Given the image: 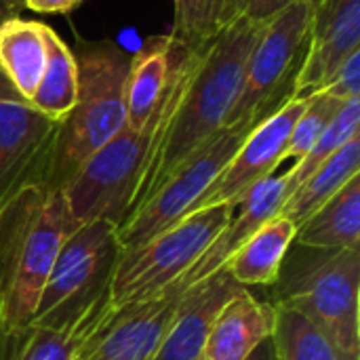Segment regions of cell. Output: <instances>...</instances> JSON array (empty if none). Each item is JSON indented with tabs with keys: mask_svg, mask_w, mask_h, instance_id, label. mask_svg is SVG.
<instances>
[{
	"mask_svg": "<svg viewBox=\"0 0 360 360\" xmlns=\"http://www.w3.org/2000/svg\"><path fill=\"white\" fill-rule=\"evenodd\" d=\"M266 21L238 17L219 36L198 49L194 72L165 135L160 137L131 213L192 154L226 129L228 114L243 86L249 55Z\"/></svg>",
	"mask_w": 360,
	"mask_h": 360,
	"instance_id": "1",
	"label": "cell"
},
{
	"mask_svg": "<svg viewBox=\"0 0 360 360\" xmlns=\"http://www.w3.org/2000/svg\"><path fill=\"white\" fill-rule=\"evenodd\" d=\"M78 228L61 190L27 186L0 211V360L36 314L53 262Z\"/></svg>",
	"mask_w": 360,
	"mask_h": 360,
	"instance_id": "2",
	"label": "cell"
},
{
	"mask_svg": "<svg viewBox=\"0 0 360 360\" xmlns=\"http://www.w3.org/2000/svg\"><path fill=\"white\" fill-rule=\"evenodd\" d=\"M196 57L198 49L177 44L167 89L146 124L139 129L124 124L61 190L78 226L103 219L118 228L131 213L160 137L194 72Z\"/></svg>",
	"mask_w": 360,
	"mask_h": 360,
	"instance_id": "3",
	"label": "cell"
},
{
	"mask_svg": "<svg viewBox=\"0 0 360 360\" xmlns=\"http://www.w3.org/2000/svg\"><path fill=\"white\" fill-rule=\"evenodd\" d=\"M78 95L59 122L44 186L63 190L74 175L127 124L131 55L114 42H84L76 55Z\"/></svg>",
	"mask_w": 360,
	"mask_h": 360,
	"instance_id": "4",
	"label": "cell"
},
{
	"mask_svg": "<svg viewBox=\"0 0 360 360\" xmlns=\"http://www.w3.org/2000/svg\"><path fill=\"white\" fill-rule=\"evenodd\" d=\"M274 287V306L304 314L346 360H360V251L291 243Z\"/></svg>",
	"mask_w": 360,
	"mask_h": 360,
	"instance_id": "5",
	"label": "cell"
},
{
	"mask_svg": "<svg viewBox=\"0 0 360 360\" xmlns=\"http://www.w3.org/2000/svg\"><path fill=\"white\" fill-rule=\"evenodd\" d=\"M238 205H215L190 211L139 249L120 255L110 300L118 310L160 295L173 287L226 228Z\"/></svg>",
	"mask_w": 360,
	"mask_h": 360,
	"instance_id": "6",
	"label": "cell"
},
{
	"mask_svg": "<svg viewBox=\"0 0 360 360\" xmlns=\"http://www.w3.org/2000/svg\"><path fill=\"white\" fill-rule=\"evenodd\" d=\"M120 255L114 224L78 226L53 262L30 327H65L82 316L110 293Z\"/></svg>",
	"mask_w": 360,
	"mask_h": 360,
	"instance_id": "7",
	"label": "cell"
},
{
	"mask_svg": "<svg viewBox=\"0 0 360 360\" xmlns=\"http://www.w3.org/2000/svg\"><path fill=\"white\" fill-rule=\"evenodd\" d=\"M312 0H302L266 21L247 61L240 93L228 114L226 127L257 124L293 97L295 78L308 53Z\"/></svg>",
	"mask_w": 360,
	"mask_h": 360,
	"instance_id": "8",
	"label": "cell"
},
{
	"mask_svg": "<svg viewBox=\"0 0 360 360\" xmlns=\"http://www.w3.org/2000/svg\"><path fill=\"white\" fill-rule=\"evenodd\" d=\"M255 124L243 122L219 131L209 143L192 154L162 186L129 213L116 228V240L122 255L139 249L156 234L181 219L190 207L205 194V190L217 179V175L232 160L236 150Z\"/></svg>",
	"mask_w": 360,
	"mask_h": 360,
	"instance_id": "9",
	"label": "cell"
},
{
	"mask_svg": "<svg viewBox=\"0 0 360 360\" xmlns=\"http://www.w3.org/2000/svg\"><path fill=\"white\" fill-rule=\"evenodd\" d=\"M61 120L36 110L0 70V211L27 186H44Z\"/></svg>",
	"mask_w": 360,
	"mask_h": 360,
	"instance_id": "10",
	"label": "cell"
},
{
	"mask_svg": "<svg viewBox=\"0 0 360 360\" xmlns=\"http://www.w3.org/2000/svg\"><path fill=\"white\" fill-rule=\"evenodd\" d=\"M306 101L308 97H291L274 114L257 122L226 169L190 207V211H200L215 205H238L255 184L270 177L285 160V148L300 114L306 108Z\"/></svg>",
	"mask_w": 360,
	"mask_h": 360,
	"instance_id": "11",
	"label": "cell"
},
{
	"mask_svg": "<svg viewBox=\"0 0 360 360\" xmlns=\"http://www.w3.org/2000/svg\"><path fill=\"white\" fill-rule=\"evenodd\" d=\"M360 49V0H316L308 53L295 78L293 97L319 93L333 72Z\"/></svg>",
	"mask_w": 360,
	"mask_h": 360,
	"instance_id": "12",
	"label": "cell"
},
{
	"mask_svg": "<svg viewBox=\"0 0 360 360\" xmlns=\"http://www.w3.org/2000/svg\"><path fill=\"white\" fill-rule=\"evenodd\" d=\"M181 295L184 291L173 285L156 297L118 308L86 360H154Z\"/></svg>",
	"mask_w": 360,
	"mask_h": 360,
	"instance_id": "13",
	"label": "cell"
},
{
	"mask_svg": "<svg viewBox=\"0 0 360 360\" xmlns=\"http://www.w3.org/2000/svg\"><path fill=\"white\" fill-rule=\"evenodd\" d=\"M287 198V173L270 175L255 184L238 202L240 213L232 215L226 228L213 238V243L205 249V253L196 259V264L175 283L179 291H188L190 287L207 281L211 274L221 270L228 259L257 232L268 219L281 213V207Z\"/></svg>",
	"mask_w": 360,
	"mask_h": 360,
	"instance_id": "14",
	"label": "cell"
},
{
	"mask_svg": "<svg viewBox=\"0 0 360 360\" xmlns=\"http://www.w3.org/2000/svg\"><path fill=\"white\" fill-rule=\"evenodd\" d=\"M238 285L226 268L211 274L207 281L184 291L173 325L162 340L154 360H198L211 325L230 297L240 293Z\"/></svg>",
	"mask_w": 360,
	"mask_h": 360,
	"instance_id": "15",
	"label": "cell"
},
{
	"mask_svg": "<svg viewBox=\"0 0 360 360\" xmlns=\"http://www.w3.org/2000/svg\"><path fill=\"white\" fill-rule=\"evenodd\" d=\"M276 306L255 300L247 289L226 302L215 316L198 360H247L272 338Z\"/></svg>",
	"mask_w": 360,
	"mask_h": 360,
	"instance_id": "16",
	"label": "cell"
},
{
	"mask_svg": "<svg viewBox=\"0 0 360 360\" xmlns=\"http://www.w3.org/2000/svg\"><path fill=\"white\" fill-rule=\"evenodd\" d=\"M114 312L108 293L65 327H30L6 360H86Z\"/></svg>",
	"mask_w": 360,
	"mask_h": 360,
	"instance_id": "17",
	"label": "cell"
},
{
	"mask_svg": "<svg viewBox=\"0 0 360 360\" xmlns=\"http://www.w3.org/2000/svg\"><path fill=\"white\" fill-rule=\"evenodd\" d=\"M175 46L177 44L169 34L152 36L131 57L124 89L127 127L139 129L152 116L167 89L175 59Z\"/></svg>",
	"mask_w": 360,
	"mask_h": 360,
	"instance_id": "18",
	"label": "cell"
},
{
	"mask_svg": "<svg viewBox=\"0 0 360 360\" xmlns=\"http://www.w3.org/2000/svg\"><path fill=\"white\" fill-rule=\"evenodd\" d=\"M293 243L310 249L360 251V173L295 230Z\"/></svg>",
	"mask_w": 360,
	"mask_h": 360,
	"instance_id": "19",
	"label": "cell"
},
{
	"mask_svg": "<svg viewBox=\"0 0 360 360\" xmlns=\"http://www.w3.org/2000/svg\"><path fill=\"white\" fill-rule=\"evenodd\" d=\"M295 226L281 213L268 219L224 266L228 274L243 287L274 285L281 274L283 259L295 238Z\"/></svg>",
	"mask_w": 360,
	"mask_h": 360,
	"instance_id": "20",
	"label": "cell"
},
{
	"mask_svg": "<svg viewBox=\"0 0 360 360\" xmlns=\"http://www.w3.org/2000/svg\"><path fill=\"white\" fill-rule=\"evenodd\" d=\"M46 25L21 17L0 25V70L23 95L32 97L46 63Z\"/></svg>",
	"mask_w": 360,
	"mask_h": 360,
	"instance_id": "21",
	"label": "cell"
},
{
	"mask_svg": "<svg viewBox=\"0 0 360 360\" xmlns=\"http://www.w3.org/2000/svg\"><path fill=\"white\" fill-rule=\"evenodd\" d=\"M360 171V135L350 139L342 150H338L325 165H321L295 192H291L281 215L287 217L295 228H300L314 211H319L327 200H331L352 177Z\"/></svg>",
	"mask_w": 360,
	"mask_h": 360,
	"instance_id": "22",
	"label": "cell"
},
{
	"mask_svg": "<svg viewBox=\"0 0 360 360\" xmlns=\"http://www.w3.org/2000/svg\"><path fill=\"white\" fill-rule=\"evenodd\" d=\"M46 63L30 103L42 114L63 120L76 103L78 95V63L76 53L61 40V36L46 25Z\"/></svg>",
	"mask_w": 360,
	"mask_h": 360,
	"instance_id": "23",
	"label": "cell"
},
{
	"mask_svg": "<svg viewBox=\"0 0 360 360\" xmlns=\"http://www.w3.org/2000/svg\"><path fill=\"white\" fill-rule=\"evenodd\" d=\"M270 340L276 360H346L316 325L285 306H276V323Z\"/></svg>",
	"mask_w": 360,
	"mask_h": 360,
	"instance_id": "24",
	"label": "cell"
},
{
	"mask_svg": "<svg viewBox=\"0 0 360 360\" xmlns=\"http://www.w3.org/2000/svg\"><path fill=\"white\" fill-rule=\"evenodd\" d=\"M234 19V0H175L169 36L186 49H200Z\"/></svg>",
	"mask_w": 360,
	"mask_h": 360,
	"instance_id": "25",
	"label": "cell"
},
{
	"mask_svg": "<svg viewBox=\"0 0 360 360\" xmlns=\"http://www.w3.org/2000/svg\"><path fill=\"white\" fill-rule=\"evenodd\" d=\"M360 127V97L348 99L323 135L314 141L308 154L295 162L291 171H287V196L295 192L321 165H325L338 150H342L350 139L359 137Z\"/></svg>",
	"mask_w": 360,
	"mask_h": 360,
	"instance_id": "26",
	"label": "cell"
},
{
	"mask_svg": "<svg viewBox=\"0 0 360 360\" xmlns=\"http://www.w3.org/2000/svg\"><path fill=\"white\" fill-rule=\"evenodd\" d=\"M344 103L346 101L335 99L327 93L310 95L304 112L300 114V118L291 131L289 143L285 148V160L287 158L302 160L308 154V150L314 146V141L323 135V131L329 127V122L335 118V114L342 110Z\"/></svg>",
	"mask_w": 360,
	"mask_h": 360,
	"instance_id": "27",
	"label": "cell"
},
{
	"mask_svg": "<svg viewBox=\"0 0 360 360\" xmlns=\"http://www.w3.org/2000/svg\"><path fill=\"white\" fill-rule=\"evenodd\" d=\"M327 93L335 99L348 101L360 97V49L354 51L327 80V84L319 91Z\"/></svg>",
	"mask_w": 360,
	"mask_h": 360,
	"instance_id": "28",
	"label": "cell"
},
{
	"mask_svg": "<svg viewBox=\"0 0 360 360\" xmlns=\"http://www.w3.org/2000/svg\"><path fill=\"white\" fill-rule=\"evenodd\" d=\"M302 2V0H234V15L247 17L253 21H270L274 15L285 11L287 6ZM316 2V0H312Z\"/></svg>",
	"mask_w": 360,
	"mask_h": 360,
	"instance_id": "29",
	"label": "cell"
},
{
	"mask_svg": "<svg viewBox=\"0 0 360 360\" xmlns=\"http://www.w3.org/2000/svg\"><path fill=\"white\" fill-rule=\"evenodd\" d=\"M82 0H23V4L36 13H70Z\"/></svg>",
	"mask_w": 360,
	"mask_h": 360,
	"instance_id": "30",
	"label": "cell"
},
{
	"mask_svg": "<svg viewBox=\"0 0 360 360\" xmlns=\"http://www.w3.org/2000/svg\"><path fill=\"white\" fill-rule=\"evenodd\" d=\"M23 8H25L23 0H0V25L8 19L19 17Z\"/></svg>",
	"mask_w": 360,
	"mask_h": 360,
	"instance_id": "31",
	"label": "cell"
},
{
	"mask_svg": "<svg viewBox=\"0 0 360 360\" xmlns=\"http://www.w3.org/2000/svg\"><path fill=\"white\" fill-rule=\"evenodd\" d=\"M247 360H276V356H274L272 340H266L264 344H259V346L253 350V354H251Z\"/></svg>",
	"mask_w": 360,
	"mask_h": 360,
	"instance_id": "32",
	"label": "cell"
}]
</instances>
